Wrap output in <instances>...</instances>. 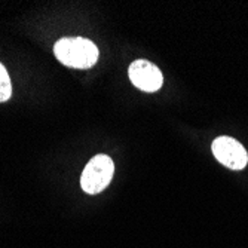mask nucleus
I'll list each match as a JSON object with an SVG mask.
<instances>
[{
    "label": "nucleus",
    "instance_id": "obj_1",
    "mask_svg": "<svg viewBox=\"0 0 248 248\" xmlns=\"http://www.w3.org/2000/svg\"><path fill=\"white\" fill-rule=\"evenodd\" d=\"M54 52L58 61L73 69H91L98 60V48L91 40L83 37L58 40Z\"/></svg>",
    "mask_w": 248,
    "mask_h": 248
},
{
    "label": "nucleus",
    "instance_id": "obj_2",
    "mask_svg": "<svg viewBox=\"0 0 248 248\" xmlns=\"http://www.w3.org/2000/svg\"><path fill=\"white\" fill-rule=\"evenodd\" d=\"M113 174V161L107 155H97L86 164L80 177V186L89 195L100 193L108 186Z\"/></svg>",
    "mask_w": 248,
    "mask_h": 248
},
{
    "label": "nucleus",
    "instance_id": "obj_3",
    "mask_svg": "<svg viewBox=\"0 0 248 248\" xmlns=\"http://www.w3.org/2000/svg\"><path fill=\"white\" fill-rule=\"evenodd\" d=\"M213 153L216 159L231 170L239 171L245 168L248 162V155L244 146L232 137H218L213 141Z\"/></svg>",
    "mask_w": 248,
    "mask_h": 248
},
{
    "label": "nucleus",
    "instance_id": "obj_4",
    "mask_svg": "<svg viewBox=\"0 0 248 248\" xmlns=\"http://www.w3.org/2000/svg\"><path fill=\"white\" fill-rule=\"evenodd\" d=\"M128 75L131 82L144 93H156L164 83L161 70L147 60L134 61L129 65Z\"/></svg>",
    "mask_w": 248,
    "mask_h": 248
},
{
    "label": "nucleus",
    "instance_id": "obj_5",
    "mask_svg": "<svg viewBox=\"0 0 248 248\" xmlns=\"http://www.w3.org/2000/svg\"><path fill=\"white\" fill-rule=\"evenodd\" d=\"M12 95V83L6 67L0 62V103H5Z\"/></svg>",
    "mask_w": 248,
    "mask_h": 248
}]
</instances>
